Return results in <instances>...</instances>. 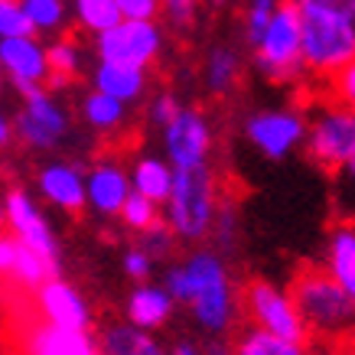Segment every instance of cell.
<instances>
[{"label":"cell","instance_id":"cell-1","mask_svg":"<svg viewBox=\"0 0 355 355\" xmlns=\"http://www.w3.org/2000/svg\"><path fill=\"white\" fill-rule=\"evenodd\" d=\"M160 284L170 291L176 306L189 313L205 339H225L235 329L238 313L245 310L228 261L218 248H189L180 261L163 264Z\"/></svg>","mask_w":355,"mask_h":355},{"label":"cell","instance_id":"cell-2","mask_svg":"<svg viewBox=\"0 0 355 355\" xmlns=\"http://www.w3.org/2000/svg\"><path fill=\"white\" fill-rule=\"evenodd\" d=\"M291 297L303 320L306 339L329 345L336 352L352 349L355 343V300L345 287L320 264L303 268L291 284Z\"/></svg>","mask_w":355,"mask_h":355},{"label":"cell","instance_id":"cell-3","mask_svg":"<svg viewBox=\"0 0 355 355\" xmlns=\"http://www.w3.org/2000/svg\"><path fill=\"white\" fill-rule=\"evenodd\" d=\"M76 124L78 114L53 85L23 95L17 111H13L17 147L26 153H36V157H53V153L65 150L76 137Z\"/></svg>","mask_w":355,"mask_h":355},{"label":"cell","instance_id":"cell-4","mask_svg":"<svg viewBox=\"0 0 355 355\" xmlns=\"http://www.w3.org/2000/svg\"><path fill=\"white\" fill-rule=\"evenodd\" d=\"M218 205H222V193H218V180L212 166L180 170L170 199L163 205V222L180 238V245L199 248L205 238H212Z\"/></svg>","mask_w":355,"mask_h":355},{"label":"cell","instance_id":"cell-5","mask_svg":"<svg viewBox=\"0 0 355 355\" xmlns=\"http://www.w3.org/2000/svg\"><path fill=\"white\" fill-rule=\"evenodd\" d=\"M303 20V69L306 76L333 82L355 62V23L316 7H297Z\"/></svg>","mask_w":355,"mask_h":355},{"label":"cell","instance_id":"cell-6","mask_svg":"<svg viewBox=\"0 0 355 355\" xmlns=\"http://www.w3.org/2000/svg\"><path fill=\"white\" fill-rule=\"evenodd\" d=\"M254 69L268 82H297L306 72L303 69V20L297 3L287 0L280 3L270 26L264 30V36L258 40V46L251 49Z\"/></svg>","mask_w":355,"mask_h":355},{"label":"cell","instance_id":"cell-7","mask_svg":"<svg viewBox=\"0 0 355 355\" xmlns=\"http://www.w3.org/2000/svg\"><path fill=\"white\" fill-rule=\"evenodd\" d=\"M306 157L316 166L339 173L355 160V111L336 105L333 98L313 101L306 108Z\"/></svg>","mask_w":355,"mask_h":355},{"label":"cell","instance_id":"cell-8","mask_svg":"<svg viewBox=\"0 0 355 355\" xmlns=\"http://www.w3.org/2000/svg\"><path fill=\"white\" fill-rule=\"evenodd\" d=\"M3 225H7V235H13L20 245H26L30 251H36L40 258H46L59 274V264H62V248H59V238L53 232V222L46 216L43 202L36 199L33 189L26 186H7L3 189Z\"/></svg>","mask_w":355,"mask_h":355},{"label":"cell","instance_id":"cell-9","mask_svg":"<svg viewBox=\"0 0 355 355\" xmlns=\"http://www.w3.org/2000/svg\"><path fill=\"white\" fill-rule=\"evenodd\" d=\"M248 147L277 163L306 147V111L300 108H258L241 121Z\"/></svg>","mask_w":355,"mask_h":355},{"label":"cell","instance_id":"cell-10","mask_svg":"<svg viewBox=\"0 0 355 355\" xmlns=\"http://www.w3.org/2000/svg\"><path fill=\"white\" fill-rule=\"evenodd\" d=\"M241 306H245V316L251 320L254 329H264V333L291 339V343H306V329H303V320L297 313L291 291L254 277L241 291Z\"/></svg>","mask_w":355,"mask_h":355},{"label":"cell","instance_id":"cell-11","mask_svg":"<svg viewBox=\"0 0 355 355\" xmlns=\"http://www.w3.org/2000/svg\"><path fill=\"white\" fill-rule=\"evenodd\" d=\"M166 46V33L160 23H140V20H121L114 30L101 33L92 40V53L98 62H114V65H134V69H147L163 55Z\"/></svg>","mask_w":355,"mask_h":355},{"label":"cell","instance_id":"cell-12","mask_svg":"<svg viewBox=\"0 0 355 355\" xmlns=\"http://www.w3.org/2000/svg\"><path fill=\"white\" fill-rule=\"evenodd\" d=\"M212 124L199 108L183 105L180 114L160 130V150L173 170H205L212 160Z\"/></svg>","mask_w":355,"mask_h":355},{"label":"cell","instance_id":"cell-13","mask_svg":"<svg viewBox=\"0 0 355 355\" xmlns=\"http://www.w3.org/2000/svg\"><path fill=\"white\" fill-rule=\"evenodd\" d=\"M88 166L72 157H49L36 166V180H33V193L40 196L55 212L65 216H78L88 209Z\"/></svg>","mask_w":355,"mask_h":355},{"label":"cell","instance_id":"cell-14","mask_svg":"<svg viewBox=\"0 0 355 355\" xmlns=\"http://www.w3.org/2000/svg\"><path fill=\"white\" fill-rule=\"evenodd\" d=\"M0 69L17 95H30L36 88L53 85V65H49V43L40 36H17L0 40Z\"/></svg>","mask_w":355,"mask_h":355},{"label":"cell","instance_id":"cell-15","mask_svg":"<svg viewBox=\"0 0 355 355\" xmlns=\"http://www.w3.org/2000/svg\"><path fill=\"white\" fill-rule=\"evenodd\" d=\"M88 212L98 218H121V209L134 196L130 166L114 153L95 157L88 163Z\"/></svg>","mask_w":355,"mask_h":355},{"label":"cell","instance_id":"cell-16","mask_svg":"<svg viewBox=\"0 0 355 355\" xmlns=\"http://www.w3.org/2000/svg\"><path fill=\"white\" fill-rule=\"evenodd\" d=\"M36 306L46 316V323L53 329H62V333L88 336V329L95 326V313H92L88 300L62 277H53L36 291Z\"/></svg>","mask_w":355,"mask_h":355},{"label":"cell","instance_id":"cell-17","mask_svg":"<svg viewBox=\"0 0 355 355\" xmlns=\"http://www.w3.org/2000/svg\"><path fill=\"white\" fill-rule=\"evenodd\" d=\"M88 88L118 98L121 105H128V108H137V105L150 101V72L147 69H134V65H114L95 59V65L88 69Z\"/></svg>","mask_w":355,"mask_h":355},{"label":"cell","instance_id":"cell-18","mask_svg":"<svg viewBox=\"0 0 355 355\" xmlns=\"http://www.w3.org/2000/svg\"><path fill=\"white\" fill-rule=\"evenodd\" d=\"M76 114H78V124L101 140H118L130 130L128 105H121L118 98H111V95H101L95 88H85L78 95Z\"/></svg>","mask_w":355,"mask_h":355},{"label":"cell","instance_id":"cell-19","mask_svg":"<svg viewBox=\"0 0 355 355\" xmlns=\"http://www.w3.org/2000/svg\"><path fill=\"white\" fill-rule=\"evenodd\" d=\"M0 270H3V277L10 280L13 287H20V291H30L36 293L43 284L55 277V268L49 264L46 258H40L36 251H30L26 245H20L13 235H0Z\"/></svg>","mask_w":355,"mask_h":355},{"label":"cell","instance_id":"cell-20","mask_svg":"<svg viewBox=\"0 0 355 355\" xmlns=\"http://www.w3.org/2000/svg\"><path fill=\"white\" fill-rule=\"evenodd\" d=\"M176 313V300L170 297V291L163 287L160 280H147V284H134L124 300V316L128 323L147 329V333H157L173 320Z\"/></svg>","mask_w":355,"mask_h":355},{"label":"cell","instance_id":"cell-21","mask_svg":"<svg viewBox=\"0 0 355 355\" xmlns=\"http://www.w3.org/2000/svg\"><path fill=\"white\" fill-rule=\"evenodd\" d=\"M130 166V186L134 193L150 199L157 205H166L173 193V183H176V170H173L163 153H137Z\"/></svg>","mask_w":355,"mask_h":355},{"label":"cell","instance_id":"cell-22","mask_svg":"<svg viewBox=\"0 0 355 355\" xmlns=\"http://www.w3.org/2000/svg\"><path fill=\"white\" fill-rule=\"evenodd\" d=\"M98 352L101 355H170V349L157 339V333H147L134 323H108L98 333Z\"/></svg>","mask_w":355,"mask_h":355},{"label":"cell","instance_id":"cell-23","mask_svg":"<svg viewBox=\"0 0 355 355\" xmlns=\"http://www.w3.org/2000/svg\"><path fill=\"white\" fill-rule=\"evenodd\" d=\"M241 82V53L232 43H216L202 59V88L212 98L232 95Z\"/></svg>","mask_w":355,"mask_h":355},{"label":"cell","instance_id":"cell-24","mask_svg":"<svg viewBox=\"0 0 355 355\" xmlns=\"http://www.w3.org/2000/svg\"><path fill=\"white\" fill-rule=\"evenodd\" d=\"M326 270L355 300V222H339L326 235Z\"/></svg>","mask_w":355,"mask_h":355},{"label":"cell","instance_id":"cell-25","mask_svg":"<svg viewBox=\"0 0 355 355\" xmlns=\"http://www.w3.org/2000/svg\"><path fill=\"white\" fill-rule=\"evenodd\" d=\"M20 7L26 10L33 23V33L40 40H59L72 26V3L69 0H20Z\"/></svg>","mask_w":355,"mask_h":355},{"label":"cell","instance_id":"cell-26","mask_svg":"<svg viewBox=\"0 0 355 355\" xmlns=\"http://www.w3.org/2000/svg\"><path fill=\"white\" fill-rule=\"evenodd\" d=\"M72 3V23L82 33H88L92 40L101 33L114 30L124 17H121L118 0H69Z\"/></svg>","mask_w":355,"mask_h":355},{"label":"cell","instance_id":"cell-27","mask_svg":"<svg viewBox=\"0 0 355 355\" xmlns=\"http://www.w3.org/2000/svg\"><path fill=\"white\" fill-rule=\"evenodd\" d=\"M49 65H53V88H65L85 72V49L76 36H59L49 43Z\"/></svg>","mask_w":355,"mask_h":355},{"label":"cell","instance_id":"cell-28","mask_svg":"<svg viewBox=\"0 0 355 355\" xmlns=\"http://www.w3.org/2000/svg\"><path fill=\"white\" fill-rule=\"evenodd\" d=\"M235 355H310L306 343H291V339H280V336H270L264 329H245V333L235 339Z\"/></svg>","mask_w":355,"mask_h":355},{"label":"cell","instance_id":"cell-29","mask_svg":"<svg viewBox=\"0 0 355 355\" xmlns=\"http://www.w3.org/2000/svg\"><path fill=\"white\" fill-rule=\"evenodd\" d=\"M33 355H98V343H92L88 336L62 333V329L49 326V333L40 339Z\"/></svg>","mask_w":355,"mask_h":355},{"label":"cell","instance_id":"cell-30","mask_svg":"<svg viewBox=\"0 0 355 355\" xmlns=\"http://www.w3.org/2000/svg\"><path fill=\"white\" fill-rule=\"evenodd\" d=\"M277 7H280V0H245V10H241V36H245V43L251 46V49L258 46V40L270 26Z\"/></svg>","mask_w":355,"mask_h":355},{"label":"cell","instance_id":"cell-31","mask_svg":"<svg viewBox=\"0 0 355 355\" xmlns=\"http://www.w3.org/2000/svg\"><path fill=\"white\" fill-rule=\"evenodd\" d=\"M163 222V205L150 202V199H144V196H130L128 205L121 209V225L134 232V235H144V232H150L153 225H160Z\"/></svg>","mask_w":355,"mask_h":355},{"label":"cell","instance_id":"cell-32","mask_svg":"<svg viewBox=\"0 0 355 355\" xmlns=\"http://www.w3.org/2000/svg\"><path fill=\"white\" fill-rule=\"evenodd\" d=\"M238 225H241V218H238V205L232 199H222L218 205V216H216V228H212V238H216V245L222 254H232L238 248Z\"/></svg>","mask_w":355,"mask_h":355},{"label":"cell","instance_id":"cell-33","mask_svg":"<svg viewBox=\"0 0 355 355\" xmlns=\"http://www.w3.org/2000/svg\"><path fill=\"white\" fill-rule=\"evenodd\" d=\"M137 245L144 248V251H147L157 264H170V254H173V248L180 245V238L173 235L166 222H160V225H153L150 232L137 235Z\"/></svg>","mask_w":355,"mask_h":355},{"label":"cell","instance_id":"cell-34","mask_svg":"<svg viewBox=\"0 0 355 355\" xmlns=\"http://www.w3.org/2000/svg\"><path fill=\"white\" fill-rule=\"evenodd\" d=\"M17 36H36L26 10L20 0H0V40H17Z\"/></svg>","mask_w":355,"mask_h":355},{"label":"cell","instance_id":"cell-35","mask_svg":"<svg viewBox=\"0 0 355 355\" xmlns=\"http://www.w3.org/2000/svg\"><path fill=\"white\" fill-rule=\"evenodd\" d=\"M180 108H183V105L176 101V95H173V92H157V95H150V101L144 105V121H147V124L160 134V130L166 128L176 114H180Z\"/></svg>","mask_w":355,"mask_h":355},{"label":"cell","instance_id":"cell-36","mask_svg":"<svg viewBox=\"0 0 355 355\" xmlns=\"http://www.w3.org/2000/svg\"><path fill=\"white\" fill-rule=\"evenodd\" d=\"M121 270H124V277H130L134 284H147V280L153 277V270H157V261L140 245H130V248H124V254H121Z\"/></svg>","mask_w":355,"mask_h":355},{"label":"cell","instance_id":"cell-37","mask_svg":"<svg viewBox=\"0 0 355 355\" xmlns=\"http://www.w3.org/2000/svg\"><path fill=\"white\" fill-rule=\"evenodd\" d=\"M336 205L343 209L345 222L355 218V160L336 173Z\"/></svg>","mask_w":355,"mask_h":355},{"label":"cell","instance_id":"cell-38","mask_svg":"<svg viewBox=\"0 0 355 355\" xmlns=\"http://www.w3.org/2000/svg\"><path fill=\"white\" fill-rule=\"evenodd\" d=\"M329 98H333L336 105H343V108L355 111V62L345 65L343 72L329 82Z\"/></svg>","mask_w":355,"mask_h":355},{"label":"cell","instance_id":"cell-39","mask_svg":"<svg viewBox=\"0 0 355 355\" xmlns=\"http://www.w3.org/2000/svg\"><path fill=\"white\" fill-rule=\"evenodd\" d=\"M118 7L124 20L157 23V17L163 13V0H118Z\"/></svg>","mask_w":355,"mask_h":355},{"label":"cell","instance_id":"cell-40","mask_svg":"<svg viewBox=\"0 0 355 355\" xmlns=\"http://www.w3.org/2000/svg\"><path fill=\"white\" fill-rule=\"evenodd\" d=\"M297 7H316V10L336 13V17H345V20L355 23V0H293Z\"/></svg>","mask_w":355,"mask_h":355},{"label":"cell","instance_id":"cell-41","mask_svg":"<svg viewBox=\"0 0 355 355\" xmlns=\"http://www.w3.org/2000/svg\"><path fill=\"white\" fill-rule=\"evenodd\" d=\"M170 355H209L205 352V345H199L196 339H176L170 345Z\"/></svg>","mask_w":355,"mask_h":355},{"label":"cell","instance_id":"cell-42","mask_svg":"<svg viewBox=\"0 0 355 355\" xmlns=\"http://www.w3.org/2000/svg\"><path fill=\"white\" fill-rule=\"evenodd\" d=\"M205 3H212V7H225L228 0H205Z\"/></svg>","mask_w":355,"mask_h":355},{"label":"cell","instance_id":"cell-43","mask_svg":"<svg viewBox=\"0 0 355 355\" xmlns=\"http://www.w3.org/2000/svg\"><path fill=\"white\" fill-rule=\"evenodd\" d=\"M349 355H355V343H352V349H349Z\"/></svg>","mask_w":355,"mask_h":355},{"label":"cell","instance_id":"cell-44","mask_svg":"<svg viewBox=\"0 0 355 355\" xmlns=\"http://www.w3.org/2000/svg\"><path fill=\"white\" fill-rule=\"evenodd\" d=\"M10 355H26V352H10Z\"/></svg>","mask_w":355,"mask_h":355},{"label":"cell","instance_id":"cell-45","mask_svg":"<svg viewBox=\"0 0 355 355\" xmlns=\"http://www.w3.org/2000/svg\"><path fill=\"white\" fill-rule=\"evenodd\" d=\"M280 3H287V0H280Z\"/></svg>","mask_w":355,"mask_h":355},{"label":"cell","instance_id":"cell-46","mask_svg":"<svg viewBox=\"0 0 355 355\" xmlns=\"http://www.w3.org/2000/svg\"><path fill=\"white\" fill-rule=\"evenodd\" d=\"M98 355H101V352H98Z\"/></svg>","mask_w":355,"mask_h":355}]
</instances>
